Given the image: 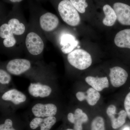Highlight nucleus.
<instances>
[{"label": "nucleus", "instance_id": "f257e3e1", "mask_svg": "<svg viewBox=\"0 0 130 130\" xmlns=\"http://www.w3.org/2000/svg\"><path fill=\"white\" fill-rule=\"evenodd\" d=\"M58 10L63 21L71 26L79 24L81 18L78 12L73 6L70 0H61L58 4Z\"/></svg>", "mask_w": 130, "mask_h": 130}, {"label": "nucleus", "instance_id": "f03ea898", "mask_svg": "<svg viewBox=\"0 0 130 130\" xmlns=\"http://www.w3.org/2000/svg\"><path fill=\"white\" fill-rule=\"evenodd\" d=\"M67 59L70 64L79 70H85L92 64L90 55L87 51L77 49L68 54Z\"/></svg>", "mask_w": 130, "mask_h": 130}, {"label": "nucleus", "instance_id": "7ed1b4c3", "mask_svg": "<svg viewBox=\"0 0 130 130\" xmlns=\"http://www.w3.org/2000/svg\"><path fill=\"white\" fill-rule=\"evenodd\" d=\"M25 45L29 53L33 55L41 54L44 48V43L41 38L37 33L29 32L25 39Z\"/></svg>", "mask_w": 130, "mask_h": 130}, {"label": "nucleus", "instance_id": "20e7f679", "mask_svg": "<svg viewBox=\"0 0 130 130\" xmlns=\"http://www.w3.org/2000/svg\"><path fill=\"white\" fill-rule=\"evenodd\" d=\"M30 67V61L28 60L16 59L8 62L6 68L8 71L11 74L19 75L28 71Z\"/></svg>", "mask_w": 130, "mask_h": 130}, {"label": "nucleus", "instance_id": "39448f33", "mask_svg": "<svg viewBox=\"0 0 130 130\" xmlns=\"http://www.w3.org/2000/svg\"><path fill=\"white\" fill-rule=\"evenodd\" d=\"M39 22L40 27L43 30L50 32L54 30L59 23V19L55 14L47 12L40 16Z\"/></svg>", "mask_w": 130, "mask_h": 130}, {"label": "nucleus", "instance_id": "423d86ee", "mask_svg": "<svg viewBox=\"0 0 130 130\" xmlns=\"http://www.w3.org/2000/svg\"><path fill=\"white\" fill-rule=\"evenodd\" d=\"M109 76L112 85L117 88L125 83L128 78V74L122 68L115 67L110 69Z\"/></svg>", "mask_w": 130, "mask_h": 130}, {"label": "nucleus", "instance_id": "0eeeda50", "mask_svg": "<svg viewBox=\"0 0 130 130\" xmlns=\"http://www.w3.org/2000/svg\"><path fill=\"white\" fill-rule=\"evenodd\" d=\"M113 8L119 22L123 25H130V6L117 2L114 4Z\"/></svg>", "mask_w": 130, "mask_h": 130}, {"label": "nucleus", "instance_id": "6e6552de", "mask_svg": "<svg viewBox=\"0 0 130 130\" xmlns=\"http://www.w3.org/2000/svg\"><path fill=\"white\" fill-rule=\"evenodd\" d=\"M57 108L52 103L43 104L38 103L32 107V112L36 117H47L54 116L56 114Z\"/></svg>", "mask_w": 130, "mask_h": 130}, {"label": "nucleus", "instance_id": "1a4fd4ad", "mask_svg": "<svg viewBox=\"0 0 130 130\" xmlns=\"http://www.w3.org/2000/svg\"><path fill=\"white\" fill-rule=\"evenodd\" d=\"M106 113L111 122L112 126L115 129H118L124 124L127 115L125 111L121 110L118 116L115 117L114 115L116 113V107L113 105H111L107 108Z\"/></svg>", "mask_w": 130, "mask_h": 130}, {"label": "nucleus", "instance_id": "9d476101", "mask_svg": "<svg viewBox=\"0 0 130 130\" xmlns=\"http://www.w3.org/2000/svg\"><path fill=\"white\" fill-rule=\"evenodd\" d=\"M78 43L79 42L73 35L65 33L61 36L60 44L61 46V50L63 53H70L78 46Z\"/></svg>", "mask_w": 130, "mask_h": 130}, {"label": "nucleus", "instance_id": "9b49d317", "mask_svg": "<svg viewBox=\"0 0 130 130\" xmlns=\"http://www.w3.org/2000/svg\"><path fill=\"white\" fill-rule=\"evenodd\" d=\"M29 93L35 97L44 98L48 96L52 92L49 86L40 84H30L28 88Z\"/></svg>", "mask_w": 130, "mask_h": 130}, {"label": "nucleus", "instance_id": "f8f14e48", "mask_svg": "<svg viewBox=\"0 0 130 130\" xmlns=\"http://www.w3.org/2000/svg\"><path fill=\"white\" fill-rule=\"evenodd\" d=\"M85 80L89 85L98 91L109 87V82L107 77H98L89 76L86 77Z\"/></svg>", "mask_w": 130, "mask_h": 130}, {"label": "nucleus", "instance_id": "ddd939ff", "mask_svg": "<svg viewBox=\"0 0 130 130\" xmlns=\"http://www.w3.org/2000/svg\"><path fill=\"white\" fill-rule=\"evenodd\" d=\"M3 100L10 101L15 105L24 102L26 100L25 95L22 92L16 89L10 90L3 94L2 96Z\"/></svg>", "mask_w": 130, "mask_h": 130}, {"label": "nucleus", "instance_id": "4468645a", "mask_svg": "<svg viewBox=\"0 0 130 130\" xmlns=\"http://www.w3.org/2000/svg\"><path fill=\"white\" fill-rule=\"evenodd\" d=\"M114 42L119 47L130 49V29L119 31L115 38Z\"/></svg>", "mask_w": 130, "mask_h": 130}, {"label": "nucleus", "instance_id": "2eb2a0df", "mask_svg": "<svg viewBox=\"0 0 130 130\" xmlns=\"http://www.w3.org/2000/svg\"><path fill=\"white\" fill-rule=\"evenodd\" d=\"M103 12L105 15V18L103 20V23L107 26H111L115 23L117 20V16L113 8L108 5L103 6Z\"/></svg>", "mask_w": 130, "mask_h": 130}, {"label": "nucleus", "instance_id": "dca6fc26", "mask_svg": "<svg viewBox=\"0 0 130 130\" xmlns=\"http://www.w3.org/2000/svg\"><path fill=\"white\" fill-rule=\"evenodd\" d=\"M75 122L74 123V130H83L82 124L85 123L88 120V118L85 113L79 108L76 109L74 112Z\"/></svg>", "mask_w": 130, "mask_h": 130}, {"label": "nucleus", "instance_id": "f3484780", "mask_svg": "<svg viewBox=\"0 0 130 130\" xmlns=\"http://www.w3.org/2000/svg\"><path fill=\"white\" fill-rule=\"evenodd\" d=\"M8 24L11 29L14 35H21L24 33L25 27L24 24L20 23L18 19L16 18H12L9 20Z\"/></svg>", "mask_w": 130, "mask_h": 130}, {"label": "nucleus", "instance_id": "a211bd4d", "mask_svg": "<svg viewBox=\"0 0 130 130\" xmlns=\"http://www.w3.org/2000/svg\"><path fill=\"white\" fill-rule=\"evenodd\" d=\"M86 100L91 106L95 105L101 97V95L98 91L93 88L89 89L86 91Z\"/></svg>", "mask_w": 130, "mask_h": 130}, {"label": "nucleus", "instance_id": "6ab92c4d", "mask_svg": "<svg viewBox=\"0 0 130 130\" xmlns=\"http://www.w3.org/2000/svg\"><path fill=\"white\" fill-rule=\"evenodd\" d=\"M70 1L78 12L81 13L85 12L86 8L88 6L86 0H70Z\"/></svg>", "mask_w": 130, "mask_h": 130}, {"label": "nucleus", "instance_id": "aec40b11", "mask_svg": "<svg viewBox=\"0 0 130 130\" xmlns=\"http://www.w3.org/2000/svg\"><path fill=\"white\" fill-rule=\"evenodd\" d=\"M91 130H105L104 119L101 116H97L92 121L91 126Z\"/></svg>", "mask_w": 130, "mask_h": 130}, {"label": "nucleus", "instance_id": "412c9836", "mask_svg": "<svg viewBox=\"0 0 130 130\" xmlns=\"http://www.w3.org/2000/svg\"><path fill=\"white\" fill-rule=\"evenodd\" d=\"M56 119L54 116L47 117L43 119L40 126L41 130H50L56 123Z\"/></svg>", "mask_w": 130, "mask_h": 130}, {"label": "nucleus", "instance_id": "4be33fe9", "mask_svg": "<svg viewBox=\"0 0 130 130\" xmlns=\"http://www.w3.org/2000/svg\"><path fill=\"white\" fill-rule=\"evenodd\" d=\"M14 35L8 23L3 24L0 27V37L3 39L10 37Z\"/></svg>", "mask_w": 130, "mask_h": 130}, {"label": "nucleus", "instance_id": "5701e85b", "mask_svg": "<svg viewBox=\"0 0 130 130\" xmlns=\"http://www.w3.org/2000/svg\"><path fill=\"white\" fill-rule=\"evenodd\" d=\"M11 76L5 70H0V83L2 84H7L10 83Z\"/></svg>", "mask_w": 130, "mask_h": 130}, {"label": "nucleus", "instance_id": "b1692460", "mask_svg": "<svg viewBox=\"0 0 130 130\" xmlns=\"http://www.w3.org/2000/svg\"><path fill=\"white\" fill-rule=\"evenodd\" d=\"M16 43V40L14 37V35L10 37L5 38L3 40V45L7 48L11 47L14 46Z\"/></svg>", "mask_w": 130, "mask_h": 130}, {"label": "nucleus", "instance_id": "393cba45", "mask_svg": "<svg viewBox=\"0 0 130 130\" xmlns=\"http://www.w3.org/2000/svg\"><path fill=\"white\" fill-rule=\"evenodd\" d=\"M12 121L10 119H7L5 123L0 125V130H16L12 127Z\"/></svg>", "mask_w": 130, "mask_h": 130}, {"label": "nucleus", "instance_id": "a878e982", "mask_svg": "<svg viewBox=\"0 0 130 130\" xmlns=\"http://www.w3.org/2000/svg\"><path fill=\"white\" fill-rule=\"evenodd\" d=\"M43 119L39 117H36L32 120L30 123V128L32 129H35L41 125L43 121Z\"/></svg>", "mask_w": 130, "mask_h": 130}, {"label": "nucleus", "instance_id": "bb28decb", "mask_svg": "<svg viewBox=\"0 0 130 130\" xmlns=\"http://www.w3.org/2000/svg\"><path fill=\"white\" fill-rule=\"evenodd\" d=\"M124 106L127 116L130 119V92L126 96L124 102Z\"/></svg>", "mask_w": 130, "mask_h": 130}, {"label": "nucleus", "instance_id": "cd10ccee", "mask_svg": "<svg viewBox=\"0 0 130 130\" xmlns=\"http://www.w3.org/2000/svg\"><path fill=\"white\" fill-rule=\"evenodd\" d=\"M86 95L84 92L79 91L76 94V97L80 101H83L84 100H86Z\"/></svg>", "mask_w": 130, "mask_h": 130}, {"label": "nucleus", "instance_id": "c85d7f7f", "mask_svg": "<svg viewBox=\"0 0 130 130\" xmlns=\"http://www.w3.org/2000/svg\"><path fill=\"white\" fill-rule=\"evenodd\" d=\"M68 119L71 123L74 124L75 122V118L74 114L70 113L68 115Z\"/></svg>", "mask_w": 130, "mask_h": 130}, {"label": "nucleus", "instance_id": "c756f323", "mask_svg": "<svg viewBox=\"0 0 130 130\" xmlns=\"http://www.w3.org/2000/svg\"><path fill=\"white\" fill-rule=\"evenodd\" d=\"M22 1H23V0H9L10 2L13 3L20 2Z\"/></svg>", "mask_w": 130, "mask_h": 130}, {"label": "nucleus", "instance_id": "7c9ffc66", "mask_svg": "<svg viewBox=\"0 0 130 130\" xmlns=\"http://www.w3.org/2000/svg\"><path fill=\"white\" fill-rule=\"evenodd\" d=\"M123 130H130L129 128L128 127H126V128H124Z\"/></svg>", "mask_w": 130, "mask_h": 130}, {"label": "nucleus", "instance_id": "2f4dec72", "mask_svg": "<svg viewBox=\"0 0 130 130\" xmlns=\"http://www.w3.org/2000/svg\"><path fill=\"white\" fill-rule=\"evenodd\" d=\"M66 130H74L72 129H67Z\"/></svg>", "mask_w": 130, "mask_h": 130}]
</instances>
